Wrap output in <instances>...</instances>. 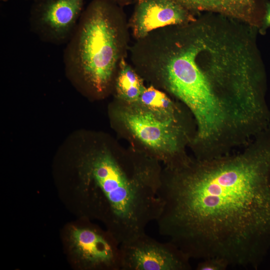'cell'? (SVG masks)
I'll return each instance as SVG.
<instances>
[{"label":"cell","instance_id":"obj_1","mask_svg":"<svg viewBox=\"0 0 270 270\" xmlns=\"http://www.w3.org/2000/svg\"><path fill=\"white\" fill-rule=\"evenodd\" d=\"M156 222L190 258L256 267L270 248V125L242 149L162 172Z\"/></svg>","mask_w":270,"mask_h":270},{"label":"cell","instance_id":"obj_2","mask_svg":"<svg viewBox=\"0 0 270 270\" xmlns=\"http://www.w3.org/2000/svg\"><path fill=\"white\" fill-rule=\"evenodd\" d=\"M85 194L92 214L102 220L120 244L146 232L162 204L157 162L146 158L116 157L106 150L84 162Z\"/></svg>","mask_w":270,"mask_h":270},{"label":"cell","instance_id":"obj_3","mask_svg":"<svg viewBox=\"0 0 270 270\" xmlns=\"http://www.w3.org/2000/svg\"><path fill=\"white\" fill-rule=\"evenodd\" d=\"M151 76L155 86L180 100L191 112L196 126L192 146L198 152L206 156L220 154L240 142L241 126L201 78L194 60L192 26L159 50Z\"/></svg>","mask_w":270,"mask_h":270},{"label":"cell","instance_id":"obj_4","mask_svg":"<svg viewBox=\"0 0 270 270\" xmlns=\"http://www.w3.org/2000/svg\"><path fill=\"white\" fill-rule=\"evenodd\" d=\"M111 0H92L66 44L63 62L70 76L98 96L114 88L122 59L128 54V20Z\"/></svg>","mask_w":270,"mask_h":270},{"label":"cell","instance_id":"obj_5","mask_svg":"<svg viewBox=\"0 0 270 270\" xmlns=\"http://www.w3.org/2000/svg\"><path fill=\"white\" fill-rule=\"evenodd\" d=\"M119 118L130 132L140 142L154 151L168 167H173L186 161L184 148L191 144L194 136L182 121L181 112L176 114L158 113L138 103L128 104Z\"/></svg>","mask_w":270,"mask_h":270},{"label":"cell","instance_id":"obj_6","mask_svg":"<svg viewBox=\"0 0 270 270\" xmlns=\"http://www.w3.org/2000/svg\"><path fill=\"white\" fill-rule=\"evenodd\" d=\"M84 0H34L30 9L31 31L42 41L66 44L84 10Z\"/></svg>","mask_w":270,"mask_h":270},{"label":"cell","instance_id":"obj_7","mask_svg":"<svg viewBox=\"0 0 270 270\" xmlns=\"http://www.w3.org/2000/svg\"><path fill=\"white\" fill-rule=\"evenodd\" d=\"M122 270H188L190 258L172 242L146 232L120 244Z\"/></svg>","mask_w":270,"mask_h":270},{"label":"cell","instance_id":"obj_8","mask_svg":"<svg viewBox=\"0 0 270 270\" xmlns=\"http://www.w3.org/2000/svg\"><path fill=\"white\" fill-rule=\"evenodd\" d=\"M70 240L74 252L90 268L121 270L120 243L109 231L95 227L74 228Z\"/></svg>","mask_w":270,"mask_h":270},{"label":"cell","instance_id":"obj_9","mask_svg":"<svg viewBox=\"0 0 270 270\" xmlns=\"http://www.w3.org/2000/svg\"><path fill=\"white\" fill-rule=\"evenodd\" d=\"M128 26L135 40L166 26L184 24L196 16L172 0H136Z\"/></svg>","mask_w":270,"mask_h":270},{"label":"cell","instance_id":"obj_10","mask_svg":"<svg viewBox=\"0 0 270 270\" xmlns=\"http://www.w3.org/2000/svg\"><path fill=\"white\" fill-rule=\"evenodd\" d=\"M172 0L196 15L202 12L220 14L242 21L258 30L266 3V0Z\"/></svg>","mask_w":270,"mask_h":270},{"label":"cell","instance_id":"obj_11","mask_svg":"<svg viewBox=\"0 0 270 270\" xmlns=\"http://www.w3.org/2000/svg\"><path fill=\"white\" fill-rule=\"evenodd\" d=\"M145 88L142 76L126 58L122 59L114 85L117 97L128 104L136 103Z\"/></svg>","mask_w":270,"mask_h":270},{"label":"cell","instance_id":"obj_12","mask_svg":"<svg viewBox=\"0 0 270 270\" xmlns=\"http://www.w3.org/2000/svg\"><path fill=\"white\" fill-rule=\"evenodd\" d=\"M137 103L162 114H176L181 112L164 92L152 84L144 88Z\"/></svg>","mask_w":270,"mask_h":270},{"label":"cell","instance_id":"obj_13","mask_svg":"<svg viewBox=\"0 0 270 270\" xmlns=\"http://www.w3.org/2000/svg\"><path fill=\"white\" fill-rule=\"evenodd\" d=\"M230 266L225 259L220 258H210L203 259L196 266L197 270H224Z\"/></svg>","mask_w":270,"mask_h":270},{"label":"cell","instance_id":"obj_14","mask_svg":"<svg viewBox=\"0 0 270 270\" xmlns=\"http://www.w3.org/2000/svg\"><path fill=\"white\" fill-rule=\"evenodd\" d=\"M270 28V2H266V10L262 18V24L258 29L259 34L264 35Z\"/></svg>","mask_w":270,"mask_h":270},{"label":"cell","instance_id":"obj_15","mask_svg":"<svg viewBox=\"0 0 270 270\" xmlns=\"http://www.w3.org/2000/svg\"><path fill=\"white\" fill-rule=\"evenodd\" d=\"M122 7L128 6L133 2V0H111Z\"/></svg>","mask_w":270,"mask_h":270},{"label":"cell","instance_id":"obj_16","mask_svg":"<svg viewBox=\"0 0 270 270\" xmlns=\"http://www.w3.org/2000/svg\"><path fill=\"white\" fill-rule=\"evenodd\" d=\"M1 0L4 2H6L8 1L9 0ZM32 0L34 1V0Z\"/></svg>","mask_w":270,"mask_h":270}]
</instances>
